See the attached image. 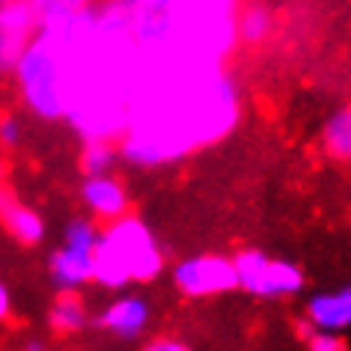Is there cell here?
I'll return each mask as SVG.
<instances>
[{
  "label": "cell",
  "instance_id": "6da1fadb",
  "mask_svg": "<svg viewBox=\"0 0 351 351\" xmlns=\"http://www.w3.org/2000/svg\"><path fill=\"white\" fill-rule=\"evenodd\" d=\"M164 274V250L143 217L125 212L101 226L93 250V283L119 292L128 283H152Z\"/></svg>",
  "mask_w": 351,
  "mask_h": 351
},
{
  "label": "cell",
  "instance_id": "603a6c76",
  "mask_svg": "<svg viewBox=\"0 0 351 351\" xmlns=\"http://www.w3.org/2000/svg\"><path fill=\"white\" fill-rule=\"evenodd\" d=\"M3 182H6V161L0 158V185H3Z\"/></svg>",
  "mask_w": 351,
  "mask_h": 351
},
{
  "label": "cell",
  "instance_id": "8fae6325",
  "mask_svg": "<svg viewBox=\"0 0 351 351\" xmlns=\"http://www.w3.org/2000/svg\"><path fill=\"white\" fill-rule=\"evenodd\" d=\"M274 33V12L259 0H250L247 6L235 10V39L241 45L256 48Z\"/></svg>",
  "mask_w": 351,
  "mask_h": 351
},
{
  "label": "cell",
  "instance_id": "30bf717a",
  "mask_svg": "<svg viewBox=\"0 0 351 351\" xmlns=\"http://www.w3.org/2000/svg\"><path fill=\"white\" fill-rule=\"evenodd\" d=\"M93 324V313L77 292H60L48 306V328L54 333H81Z\"/></svg>",
  "mask_w": 351,
  "mask_h": 351
},
{
  "label": "cell",
  "instance_id": "9c48e42d",
  "mask_svg": "<svg viewBox=\"0 0 351 351\" xmlns=\"http://www.w3.org/2000/svg\"><path fill=\"white\" fill-rule=\"evenodd\" d=\"M304 319L319 330H333V333L348 330L351 328V283L310 295Z\"/></svg>",
  "mask_w": 351,
  "mask_h": 351
},
{
  "label": "cell",
  "instance_id": "5b68a950",
  "mask_svg": "<svg viewBox=\"0 0 351 351\" xmlns=\"http://www.w3.org/2000/svg\"><path fill=\"white\" fill-rule=\"evenodd\" d=\"M95 324L117 339H140L152 324V306L143 295H117L95 315Z\"/></svg>",
  "mask_w": 351,
  "mask_h": 351
},
{
  "label": "cell",
  "instance_id": "ffe728a7",
  "mask_svg": "<svg viewBox=\"0 0 351 351\" xmlns=\"http://www.w3.org/2000/svg\"><path fill=\"white\" fill-rule=\"evenodd\" d=\"M140 351H194V348H191L185 339L167 337V333H164V337H152L149 342H143V348H140Z\"/></svg>",
  "mask_w": 351,
  "mask_h": 351
},
{
  "label": "cell",
  "instance_id": "52a82bcc",
  "mask_svg": "<svg viewBox=\"0 0 351 351\" xmlns=\"http://www.w3.org/2000/svg\"><path fill=\"white\" fill-rule=\"evenodd\" d=\"M81 203L95 221H117L125 212H131V197L128 188L119 176L113 173H95L84 176L81 182Z\"/></svg>",
  "mask_w": 351,
  "mask_h": 351
},
{
  "label": "cell",
  "instance_id": "7402d4cb",
  "mask_svg": "<svg viewBox=\"0 0 351 351\" xmlns=\"http://www.w3.org/2000/svg\"><path fill=\"white\" fill-rule=\"evenodd\" d=\"M19 351H48V342H45V339L30 337V339H24V342H21V348H19Z\"/></svg>",
  "mask_w": 351,
  "mask_h": 351
},
{
  "label": "cell",
  "instance_id": "ba28073f",
  "mask_svg": "<svg viewBox=\"0 0 351 351\" xmlns=\"http://www.w3.org/2000/svg\"><path fill=\"white\" fill-rule=\"evenodd\" d=\"M48 277L57 292H77L93 283V250L60 244L48 259Z\"/></svg>",
  "mask_w": 351,
  "mask_h": 351
},
{
  "label": "cell",
  "instance_id": "7c38bea8",
  "mask_svg": "<svg viewBox=\"0 0 351 351\" xmlns=\"http://www.w3.org/2000/svg\"><path fill=\"white\" fill-rule=\"evenodd\" d=\"M322 152L337 164H351V104L333 110L322 125Z\"/></svg>",
  "mask_w": 351,
  "mask_h": 351
},
{
  "label": "cell",
  "instance_id": "3957f363",
  "mask_svg": "<svg viewBox=\"0 0 351 351\" xmlns=\"http://www.w3.org/2000/svg\"><path fill=\"white\" fill-rule=\"evenodd\" d=\"M239 289L253 298H265V301H280V298H292L304 289V271L292 259L268 256L259 247H244L232 256Z\"/></svg>",
  "mask_w": 351,
  "mask_h": 351
},
{
  "label": "cell",
  "instance_id": "ac0fdd59",
  "mask_svg": "<svg viewBox=\"0 0 351 351\" xmlns=\"http://www.w3.org/2000/svg\"><path fill=\"white\" fill-rule=\"evenodd\" d=\"M301 339H304V351H348L346 337H342V333H333V330L313 328Z\"/></svg>",
  "mask_w": 351,
  "mask_h": 351
},
{
  "label": "cell",
  "instance_id": "277c9868",
  "mask_svg": "<svg viewBox=\"0 0 351 351\" xmlns=\"http://www.w3.org/2000/svg\"><path fill=\"white\" fill-rule=\"evenodd\" d=\"M170 283L182 298H217L239 289L232 256L223 253H197L182 262H176L170 271Z\"/></svg>",
  "mask_w": 351,
  "mask_h": 351
},
{
  "label": "cell",
  "instance_id": "9a60e30c",
  "mask_svg": "<svg viewBox=\"0 0 351 351\" xmlns=\"http://www.w3.org/2000/svg\"><path fill=\"white\" fill-rule=\"evenodd\" d=\"M33 6H36L39 15V27H45V24H60L72 19L75 12L90 6V0H33Z\"/></svg>",
  "mask_w": 351,
  "mask_h": 351
},
{
  "label": "cell",
  "instance_id": "8992f818",
  "mask_svg": "<svg viewBox=\"0 0 351 351\" xmlns=\"http://www.w3.org/2000/svg\"><path fill=\"white\" fill-rule=\"evenodd\" d=\"M0 226H3V232L10 235L15 244H21V247H36L48 235L45 217L30 203H24L6 182L0 185Z\"/></svg>",
  "mask_w": 351,
  "mask_h": 351
},
{
  "label": "cell",
  "instance_id": "5bb4252c",
  "mask_svg": "<svg viewBox=\"0 0 351 351\" xmlns=\"http://www.w3.org/2000/svg\"><path fill=\"white\" fill-rule=\"evenodd\" d=\"M117 161H119V146L113 143V140H84V149H81L84 176L113 173Z\"/></svg>",
  "mask_w": 351,
  "mask_h": 351
},
{
  "label": "cell",
  "instance_id": "4fadbf2b",
  "mask_svg": "<svg viewBox=\"0 0 351 351\" xmlns=\"http://www.w3.org/2000/svg\"><path fill=\"white\" fill-rule=\"evenodd\" d=\"M0 30L21 33V36H36L39 15L33 0H0Z\"/></svg>",
  "mask_w": 351,
  "mask_h": 351
},
{
  "label": "cell",
  "instance_id": "7a4b0ae2",
  "mask_svg": "<svg viewBox=\"0 0 351 351\" xmlns=\"http://www.w3.org/2000/svg\"><path fill=\"white\" fill-rule=\"evenodd\" d=\"M24 108L36 119L57 122L66 117V86H63V57H60L57 36L45 27L36 30L24 57L15 66Z\"/></svg>",
  "mask_w": 351,
  "mask_h": 351
},
{
  "label": "cell",
  "instance_id": "e0dca14e",
  "mask_svg": "<svg viewBox=\"0 0 351 351\" xmlns=\"http://www.w3.org/2000/svg\"><path fill=\"white\" fill-rule=\"evenodd\" d=\"M33 36H21V33L0 30V75H12L19 60L24 57Z\"/></svg>",
  "mask_w": 351,
  "mask_h": 351
},
{
  "label": "cell",
  "instance_id": "2e32d148",
  "mask_svg": "<svg viewBox=\"0 0 351 351\" xmlns=\"http://www.w3.org/2000/svg\"><path fill=\"white\" fill-rule=\"evenodd\" d=\"M99 235H101V226L95 223V217H72L63 226V244H75V247L95 250Z\"/></svg>",
  "mask_w": 351,
  "mask_h": 351
},
{
  "label": "cell",
  "instance_id": "44dd1931",
  "mask_svg": "<svg viewBox=\"0 0 351 351\" xmlns=\"http://www.w3.org/2000/svg\"><path fill=\"white\" fill-rule=\"evenodd\" d=\"M12 315V292H10V286L0 280V322H6Z\"/></svg>",
  "mask_w": 351,
  "mask_h": 351
},
{
  "label": "cell",
  "instance_id": "d6986e66",
  "mask_svg": "<svg viewBox=\"0 0 351 351\" xmlns=\"http://www.w3.org/2000/svg\"><path fill=\"white\" fill-rule=\"evenodd\" d=\"M24 140V122L15 113H0V149H19Z\"/></svg>",
  "mask_w": 351,
  "mask_h": 351
}]
</instances>
